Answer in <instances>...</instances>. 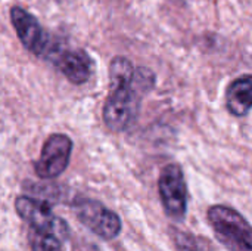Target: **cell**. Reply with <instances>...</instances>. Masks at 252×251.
<instances>
[{"mask_svg":"<svg viewBox=\"0 0 252 251\" xmlns=\"http://www.w3.org/2000/svg\"><path fill=\"white\" fill-rule=\"evenodd\" d=\"M155 86V74L145 67L134 68L124 56L109 64V95L103 107V121L112 132L127 130L137 118L143 96Z\"/></svg>","mask_w":252,"mask_h":251,"instance_id":"1","label":"cell"},{"mask_svg":"<svg viewBox=\"0 0 252 251\" xmlns=\"http://www.w3.org/2000/svg\"><path fill=\"white\" fill-rule=\"evenodd\" d=\"M208 223L217 240L230 251H252V229L250 222L235 209L213 206L208 213Z\"/></svg>","mask_w":252,"mask_h":251,"instance_id":"2","label":"cell"},{"mask_svg":"<svg viewBox=\"0 0 252 251\" xmlns=\"http://www.w3.org/2000/svg\"><path fill=\"white\" fill-rule=\"evenodd\" d=\"M72 212L84 228L105 241L115 240L121 234L120 216L96 200L77 198L72 203Z\"/></svg>","mask_w":252,"mask_h":251,"instance_id":"3","label":"cell"},{"mask_svg":"<svg viewBox=\"0 0 252 251\" xmlns=\"http://www.w3.org/2000/svg\"><path fill=\"white\" fill-rule=\"evenodd\" d=\"M15 210L19 217L32 228L34 232L49 234L61 241L69 237L68 223L58 217L46 201L22 195L15 200Z\"/></svg>","mask_w":252,"mask_h":251,"instance_id":"4","label":"cell"},{"mask_svg":"<svg viewBox=\"0 0 252 251\" xmlns=\"http://www.w3.org/2000/svg\"><path fill=\"white\" fill-rule=\"evenodd\" d=\"M158 192L165 215L176 222H182L188 212V186L183 170L177 163L162 167L158 178Z\"/></svg>","mask_w":252,"mask_h":251,"instance_id":"5","label":"cell"},{"mask_svg":"<svg viewBox=\"0 0 252 251\" xmlns=\"http://www.w3.org/2000/svg\"><path fill=\"white\" fill-rule=\"evenodd\" d=\"M72 141L63 133L50 135L43 148L38 160L34 163V172L40 179H55L61 176L71 160Z\"/></svg>","mask_w":252,"mask_h":251,"instance_id":"6","label":"cell"},{"mask_svg":"<svg viewBox=\"0 0 252 251\" xmlns=\"http://www.w3.org/2000/svg\"><path fill=\"white\" fill-rule=\"evenodd\" d=\"M44 58L50 59L72 84H84L92 77L93 64L89 53L83 49H59L50 44Z\"/></svg>","mask_w":252,"mask_h":251,"instance_id":"7","label":"cell"},{"mask_svg":"<svg viewBox=\"0 0 252 251\" xmlns=\"http://www.w3.org/2000/svg\"><path fill=\"white\" fill-rule=\"evenodd\" d=\"M10 21L22 46L35 56H44L52 43L49 41L38 19L24 7L12 6Z\"/></svg>","mask_w":252,"mask_h":251,"instance_id":"8","label":"cell"},{"mask_svg":"<svg viewBox=\"0 0 252 251\" xmlns=\"http://www.w3.org/2000/svg\"><path fill=\"white\" fill-rule=\"evenodd\" d=\"M252 77L250 74L235 78L226 89V107L235 117H245L251 111Z\"/></svg>","mask_w":252,"mask_h":251,"instance_id":"9","label":"cell"},{"mask_svg":"<svg viewBox=\"0 0 252 251\" xmlns=\"http://www.w3.org/2000/svg\"><path fill=\"white\" fill-rule=\"evenodd\" d=\"M173 241L177 251H213L208 246L210 243L186 232V231H179L173 229Z\"/></svg>","mask_w":252,"mask_h":251,"instance_id":"10","label":"cell"},{"mask_svg":"<svg viewBox=\"0 0 252 251\" xmlns=\"http://www.w3.org/2000/svg\"><path fill=\"white\" fill-rule=\"evenodd\" d=\"M31 250L32 251H63L61 240L49 235V234H38L34 232L31 237Z\"/></svg>","mask_w":252,"mask_h":251,"instance_id":"11","label":"cell"}]
</instances>
